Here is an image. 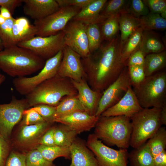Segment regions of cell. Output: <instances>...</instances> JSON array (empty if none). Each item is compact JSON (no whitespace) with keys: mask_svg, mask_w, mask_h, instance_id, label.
<instances>
[{"mask_svg":"<svg viewBox=\"0 0 166 166\" xmlns=\"http://www.w3.org/2000/svg\"><path fill=\"white\" fill-rule=\"evenodd\" d=\"M123 45L117 34L88 57L81 58L85 79L92 89L103 92L126 66L122 59Z\"/></svg>","mask_w":166,"mask_h":166,"instance_id":"1","label":"cell"},{"mask_svg":"<svg viewBox=\"0 0 166 166\" xmlns=\"http://www.w3.org/2000/svg\"><path fill=\"white\" fill-rule=\"evenodd\" d=\"M45 62L31 50L17 45L0 51V70L12 77L31 74L42 69Z\"/></svg>","mask_w":166,"mask_h":166,"instance_id":"2","label":"cell"},{"mask_svg":"<svg viewBox=\"0 0 166 166\" xmlns=\"http://www.w3.org/2000/svg\"><path fill=\"white\" fill-rule=\"evenodd\" d=\"M77 94L71 79L57 74L38 85L26 98L30 106L39 104L56 106L64 97Z\"/></svg>","mask_w":166,"mask_h":166,"instance_id":"3","label":"cell"},{"mask_svg":"<svg viewBox=\"0 0 166 166\" xmlns=\"http://www.w3.org/2000/svg\"><path fill=\"white\" fill-rule=\"evenodd\" d=\"M94 134L99 140L110 146L127 149L132 132L130 118L124 116H100L95 127Z\"/></svg>","mask_w":166,"mask_h":166,"instance_id":"4","label":"cell"},{"mask_svg":"<svg viewBox=\"0 0 166 166\" xmlns=\"http://www.w3.org/2000/svg\"><path fill=\"white\" fill-rule=\"evenodd\" d=\"M161 108H143L130 118L132 132L130 146L137 148L145 143L161 127Z\"/></svg>","mask_w":166,"mask_h":166,"instance_id":"5","label":"cell"},{"mask_svg":"<svg viewBox=\"0 0 166 166\" xmlns=\"http://www.w3.org/2000/svg\"><path fill=\"white\" fill-rule=\"evenodd\" d=\"M143 108H161L166 104V73L160 72L146 77L132 88Z\"/></svg>","mask_w":166,"mask_h":166,"instance_id":"6","label":"cell"},{"mask_svg":"<svg viewBox=\"0 0 166 166\" xmlns=\"http://www.w3.org/2000/svg\"><path fill=\"white\" fill-rule=\"evenodd\" d=\"M63 55L62 50L54 56L46 60L40 72L34 76L14 78L13 83L16 90L20 94L26 96L39 85L56 75Z\"/></svg>","mask_w":166,"mask_h":166,"instance_id":"7","label":"cell"},{"mask_svg":"<svg viewBox=\"0 0 166 166\" xmlns=\"http://www.w3.org/2000/svg\"><path fill=\"white\" fill-rule=\"evenodd\" d=\"M80 10L74 6L60 7L58 10L45 18L34 21V25L37 30L36 36L47 37L62 31Z\"/></svg>","mask_w":166,"mask_h":166,"instance_id":"8","label":"cell"},{"mask_svg":"<svg viewBox=\"0 0 166 166\" xmlns=\"http://www.w3.org/2000/svg\"><path fill=\"white\" fill-rule=\"evenodd\" d=\"M86 145L95 155L99 166H128L127 149L116 150L106 145L94 133L88 136Z\"/></svg>","mask_w":166,"mask_h":166,"instance_id":"9","label":"cell"},{"mask_svg":"<svg viewBox=\"0 0 166 166\" xmlns=\"http://www.w3.org/2000/svg\"><path fill=\"white\" fill-rule=\"evenodd\" d=\"M63 31L47 37L36 36L16 45L31 50L45 60L54 56L65 46Z\"/></svg>","mask_w":166,"mask_h":166,"instance_id":"10","label":"cell"},{"mask_svg":"<svg viewBox=\"0 0 166 166\" xmlns=\"http://www.w3.org/2000/svg\"><path fill=\"white\" fill-rule=\"evenodd\" d=\"M28 106L26 98L19 99L14 96L9 103L0 104V135L3 138L8 140Z\"/></svg>","mask_w":166,"mask_h":166,"instance_id":"11","label":"cell"},{"mask_svg":"<svg viewBox=\"0 0 166 166\" xmlns=\"http://www.w3.org/2000/svg\"><path fill=\"white\" fill-rule=\"evenodd\" d=\"M130 85L128 67L126 66L117 79L103 92L95 116L100 117L105 110L117 103Z\"/></svg>","mask_w":166,"mask_h":166,"instance_id":"12","label":"cell"},{"mask_svg":"<svg viewBox=\"0 0 166 166\" xmlns=\"http://www.w3.org/2000/svg\"><path fill=\"white\" fill-rule=\"evenodd\" d=\"M86 27V25L84 23L71 20L62 30L65 46L77 53L81 58H86L91 54Z\"/></svg>","mask_w":166,"mask_h":166,"instance_id":"13","label":"cell"},{"mask_svg":"<svg viewBox=\"0 0 166 166\" xmlns=\"http://www.w3.org/2000/svg\"><path fill=\"white\" fill-rule=\"evenodd\" d=\"M62 50L63 57L57 74L76 81L85 78L80 56L66 46Z\"/></svg>","mask_w":166,"mask_h":166,"instance_id":"14","label":"cell"},{"mask_svg":"<svg viewBox=\"0 0 166 166\" xmlns=\"http://www.w3.org/2000/svg\"><path fill=\"white\" fill-rule=\"evenodd\" d=\"M143 108L140 105L132 86L130 85L121 100L105 110L101 116H124L130 118Z\"/></svg>","mask_w":166,"mask_h":166,"instance_id":"15","label":"cell"},{"mask_svg":"<svg viewBox=\"0 0 166 166\" xmlns=\"http://www.w3.org/2000/svg\"><path fill=\"white\" fill-rule=\"evenodd\" d=\"M71 80L85 112L90 115L95 116L103 92L92 89L85 78L79 81Z\"/></svg>","mask_w":166,"mask_h":166,"instance_id":"16","label":"cell"},{"mask_svg":"<svg viewBox=\"0 0 166 166\" xmlns=\"http://www.w3.org/2000/svg\"><path fill=\"white\" fill-rule=\"evenodd\" d=\"M99 117L91 116L85 112H77L68 115L53 119L57 122L66 125L78 134L88 131L95 127Z\"/></svg>","mask_w":166,"mask_h":166,"instance_id":"17","label":"cell"},{"mask_svg":"<svg viewBox=\"0 0 166 166\" xmlns=\"http://www.w3.org/2000/svg\"><path fill=\"white\" fill-rule=\"evenodd\" d=\"M23 2L24 13L34 21L45 18L60 7L56 0H23Z\"/></svg>","mask_w":166,"mask_h":166,"instance_id":"18","label":"cell"},{"mask_svg":"<svg viewBox=\"0 0 166 166\" xmlns=\"http://www.w3.org/2000/svg\"><path fill=\"white\" fill-rule=\"evenodd\" d=\"M71 163L69 166H99L86 143L76 138L69 147Z\"/></svg>","mask_w":166,"mask_h":166,"instance_id":"19","label":"cell"},{"mask_svg":"<svg viewBox=\"0 0 166 166\" xmlns=\"http://www.w3.org/2000/svg\"><path fill=\"white\" fill-rule=\"evenodd\" d=\"M107 1L94 0L87 6L81 9L72 20L81 22L86 25L100 24L105 20L100 12Z\"/></svg>","mask_w":166,"mask_h":166,"instance_id":"20","label":"cell"},{"mask_svg":"<svg viewBox=\"0 0 166 166\" xmlns=\"http://www.w3.org/2000/svg\"><path fill=\"white\" fill-rule=\"evenodd\" d=\"M37 33L36 27L31 24L27 18L20 17L14 19L13 34L15 45L35 37Z\"/></svg>","mask_w":166,"mask_h":166,"instance_id":"21","label":"cell"},{"mask_svg":"<svg viewBox=\"0 0 166 166\" xmlns=\"http://www.w3.org/2000/svg\"><path fill=\"white\" fill-rule=\"evenodd\" d=\"M139 49L146 55L161 52L165 46L158 34L152 31L143 30Z\"/></svg>","mask_w":166,"mask_h":166,"instance_id":"22","label":"cell"},{"mask_svg":"<svg viewBox=\"0 0 166 166\" xmlns=\"http://www.w3.org/2000/svg\"><path fill=\"white\" fill-rule=\"evenodd\" d=\"M56 107L53 119L77 112H85L84 107L78 98L77 94L64 97Z\"/></svg>","mask_w":166,"mask_h":166,"instance_id":"23","label":"cell"},{"mask_svg":"<svg viewBox=\"0 0 166 166\" xmlns=\"http://www.w3.org/2000/svg\"><path fill=\"white\" fill-rule=\"evenodd\" d=\"M119 26L121 32V39L124 44L134 30L140 27V19L134 17L125 10L120 12Z\"/></svg>","mask_w":166,"mask_h":166,"instance_id":"24","label":"cell"},{"mask_svg":"<svg viewBox=\"0 0 166 166\" xmlns=\"http://www.w3.org/2000/svg\"><path fill=\"white\" fill-rule=\"evenodd\" d=\"M130 166H154L153 157L147 143L128 154Z\"/></svg>","mask_w":166,"mask_h":166,"instance_id":"25","label":"cell"},{"mask_svg":"<svg viewBox=\"0 0 166 166\" xmlns=\"http://www.w3.org/2000/svg\"><path fill=\"white\" fill-rule=\"evenodd\" d=\"M166 64V52L148 54L145 57L144 66L146 77L152 75L165 67Z\"/></svg>","mask_w":166,"mask_h":166,"instance_id":"26","label":"cell"},{"mask_svg":"<svg viewBox=\"0 0 166 166\" xmlns=\"http://www.w3.org/2000/svg\"><path fill=\"white\" fill-rule=\"evenodd\" d=\"M49 122L41 123L22 126L19 134V141L22 143L31 142L39 137L46 130Z\"/></svg>","mask_w":166,"mask_h":166,"instance_id":"27","label":"cell"},{"mask_svg":"<svg viewBox=\"0 0 166 166\" xmlns=\"http://www.w3.org/2000/svg\"><path fill=\"white\" fill-rule=\"evenodd\" d=\"M143 31V30L141 27L138 28L123 44L121 56L123 61L126 64L130 56L139 48Z\"/></svg>","mask_w":166,"mask_h":166,"instance_id":"28","label":"cell"},{"mask_svg":"<svg viewBox=\"0 0 166 166\" xmlns=\"http://www.w3.org/2000/svg\"><path fill=\"white\" fill-rule=\"evenodd\" d=\"M78 134L74 130L68 126L61 124L55 128L54 139L55 145L70 147Z\"/></svg>","mask_w":166,"mask_h":166,"instance_id":"29","label":"cell"},{"mask_svg":"<svg viewBox=\"0 0 166 166\" xmlns=\"http://www.w3.org/2000/svg\"><path fill=\"white\" fill-rule=\"evenodd\" d=\"M140 26L143 30H164L166 28V19L160 14L150 12L139 18Z\"/></svg>","mask_w":166,"mask_h":166,"instance_id":"30","label":"cell"},{"mask_svg":"<svg viewBox=\"0 0 166 166\" xmlns=\"http://www.w3.org/2000/svg\"><path fill=\"white\" fill-rule=\"evenodd\" d=\"M37 149L47 160L53 162L56 158L61 157L70 160L71 155L69 147L56 145L45 146L40 145Z\"/></svg>","mask_w":166,"mask_h":166,"instance_id":"31","label":"cell"},{"mask_svg":"<svg viewBox=\"0 0 166 166\" xmlns=\"http://www.w3.org/2000/svg\"><path fill=\"white\" fill-rule=\"evenodd\" d=\"M120 12L110 17L100 24L103 40L110 41L118 34Z\"/></svg>","mask_w":166,"mask_h":166,"instance_id":"32","label":"cell"},{"mask_svg":"<svg viewBox=\"0 0 166 166\" xmlns=\"http://www.w3.org/2000/svg\"><path fill=\"white\" fill-rule=\"evenodd\" d=\"M147 142L154 157L165 150L166 147V130L161 127Z\"/></svg>","mask_w":166,"mask_h":166,"instance_id":"33","label":"cell"},{"mask_svg":"<svg viewBox=\"0 0 166 166\" xmlns=\"http://www.w3.org/2000/svg\"><path fill=\"white\" fill-rule=\"evenodd\" d=\"M86 31L89 48L91 54L100 47L103 40L99 24L86 25Z\"/></svg>","mask_w":166,"mask_h":166,"instance_id":"34","label":"cell"},{"mask_svg":"<svg viewBox=\"0 0 166 166\" xmlns=\"http://www.w3.org/2000/svg\"><path fill=\"white\" fill-rule=\"evenodd\" d=\"M128 1L125 0L107 1L101 11L100 14L105 20L126 10Z\"/></svg>","mask_w":166,"mask_h":166,"instance_id":"35","label":"cell"},{"mask_svg":"<svg viewBox=\"0 0 166 166\" xmlns=\"http://www.w3.org/2000/svg\"><path fill=\"white\" fill-rule=\"evenodd\" d=\"M14 19L13 17L6 19L5 22L0 25V39L4 48L15 44L13 34V26Z\"/></svg>","mask_w":166,"mask_h":166,"instance_id":"36","label":"cell"},{"mask_svg":"<svg viewBox=\"0 0 166 166\" xmlns=\"http://www.w3.org/2000/svg\"><path fill=\"white\" fill-rule=\"evenodd\" d=\"M126 10L130 14L138 18L149 12L148 6L144 0H141L128 1Z\"/></svg>","mask_w":166,"mask_h":166,"instance_id":"37","label":"cell"},{"mask_svg":"<svg viewBox=\"0 0 166 166\" xmlns=\"http://www.w3.org/2000/svg\"><path fill=\"white\" fill-rule=\"evenodd\" d=\"M26 157V166H56L45 159L37 149L29 152Z\"/></svg>","mask_w":166,"mask_h":166,"instance_id":"38","label":"cell"},{"mask_svg":"<svg viewBox=\"0 0 166 166\" xmlns=\"http://www.w3.org/2000/svg\"><path fill=\"white\" fill-rule=\"evenodd\" d=\"M127 67L132 86L134 87L139 85L146 77L144 66H131Z\"/></svg>","mask_w":166,"mask_h":166,"instance_id":"39","label":"cell"},{"mask_svg":"<svg viewBox=\"0 0 166 166\" xmlns=\"http://www.w3.org/2000/svg\"><path fill=\"white\" fill-rule=\"evenodd\" d=\"M56 109V106L45 104H39L27 110L37 112L46 122L49 123L53 122Z\"/></svg>","mask_w":166,"mask_h":166,"instance_id":"40","label":"cell"},{"mask_svg":"<svg viewBox=\"0 0 166 166\" xmlns=\"http://www.w3.org/2000/svg\"><path fill=\"white\" fill-rule=\"evenodd\" d=\"M152 12L160 14L166 18V1L164 0H144Z\"/></svg>","mask_w":166,"mask_h":166,"instance_id":"41","label":"cell"},{"mask_svg":"<svg viewBox=\"0 0 166 166\" xmlns=\"http://www.w3.org/2000/svg\"><path fill=\"white\" fill-rule=\"evenodd\" d=\"M5 166H26V155L12 152L8 156Z\"/></svg>","mask_w":166,"mask_h":166,"instance_id":"42","label":"cell"},{"mask_svg":"<svg viewBox=\"0 0 166 166\" xmlns=\"http://www.w3.org/2000/svg\"><path fill=\"white\" fill-rule=\"evenodd\" d=\"M145 56L143 52L139 48L129 57L126 62V66H144Z\"/></svg>","mask_w":166,"mask_h":166,"instance_id":"43","label":"cell"},{"mask_svg":"<svg viewBox=\"0 0 166 166\" xmlns=\"http://www.w3.org/2000/svg\"><path fill=\"white\" fill-rule=\"evenodd\" d=\"M25 115L23 122L26 125L41 123L46 121L37 112L25 110L23 112Z\"/></svg>","mask_w":166,"mask_h":166,"instance_id":"44","label":"cell"},{"mask_svg":"<svg viewBox=\"0 0 166 166\" xmlns=\"http://www.w3.org/2000/svg\"><path fill=\"white\" fill-rule=\"evenodd\" d=\"M94 0H56L60 7L65 6H72L83 9Z\"/></svg>","mask_w":166,"mask_h":166,"instance_id":"45","label":"cell"},{"mask_svg":"<svg viewBox=\"0 0 166 166\" xmlns=\"http://www.w3.org/2000/svg\"><path fill=\"white\" fill-rule=\"evenodd\" d=\"M9 150V144L6 140L0 135V166H5Z\"/></svg>","mask_w":166,"mask_h":166,"instance_id":"46","label":"cell"},{"mask_svg":"<svg viewBox=\"0 0 166 166\" xmlns=\"http://www.w3.org/2000/svg\"><path fill=\"white\" fill-rule=\"evenodd\" d=\"M55 128H51L47 130L39 140L41 145L45 146L55 145L54 139V133Z\"/></svg>","mask_w":166,"mask_h":166,"instance_id":"47","label":"cell"},{"mask_svg":"<svg viewBox=\"0 0 166 166\" xmlns=\"http://www.w3.org/2000/svg\"><path fill=\"white\" fill-rule=\"evenodd\" d=\"M22 3L23 0H0V6L7 9L12 15Z\"/></svg>","mask_w":166,"mask_h":166,"instance_id":"48","label":"cell"},{"mask_svg":"<svg viewBox=\"0 0 166 166\" xmlns=\"http://www.w3.org/2000/svg\"><path fill=\"white\" fill-rule=\"evenodd\" d=\"M153 163L154 166H166V151L165 150L153 157Z\"/></svg>","mask_w":166,"mask_h":166,"instance_id":"49","label":"cell"},{"mask_svg":"<svg viewBox=\"0 0 166 166\" xmlns=\"http://www.w3.org/2000/svg\"><path fill=\"white\" fill-rule=\"evenodd\" d=\"M160 120L162 124L166 125V104L161 108L160 111Z\"/></svg>","mask_w":166,"mask_h":166,"instance_id":"50","label":"cell"},{"mask_svg":"<svg viewBox=\"0 0 166 166\" xmlns=\"http://www.w3.org/2000/svg\"><path fill=\"white\" fill-rule=\"evenodd\" d=\"M0 14L6 19H8L12 18V14L6 8L0 7Z\"/></svg>","mask_w":166,"mask_h":166,"instance_id":"51","label":"cell"},{"mask_svg":"<svg viewBox=\"0 0 166 166\" xmlns=\"http://www.w3.org/2000/svg\"><path fill=\"white\" fill-rule=\"evenodd\" d=\"M5 78V76L0 73V86L4 82Z\"/></svg>","mask_w":166,"mask_h":166,"instance_id":"52","label":"cell"},{"mask_svg":"<svg viewBox=\"0 0 166 166\" xmlns=\"http://www.w3.org/2000/svg\"><path fill=\"white\" fill-rule=\"evenodd\" d=\"M6 19L0 14V25L4 23Z\"/></svg>","mask_w":166,"mask_h":166,"instance_id":"53","label":"cell"},{"mask_svg":"<svg viewBox=\"0 0 166 166\" xmlns=\"http://www.w3.org/2000/svg\"><path fill=\"white\" fill-rule=\"evenodd\" d=\"M3 47L2 42V41L0 39V49L1 50H2V48Z\"/></svg>","mask_w":166,"mask_h":166,"instance_id":"54","label":"cell"},{"mask_svg":"<svg viewBox=\"0 0 166 166\" xmlns=\"http://www.w3.org/2000/svg\"><path fill=\"white\" fill-rule=\"evenodd\" d=\"M1 50L0 49V51Z\"/></svg>","mask_w":166,"mask_h":166,"instance_id":"55","label":"cell"}]
</instances>
